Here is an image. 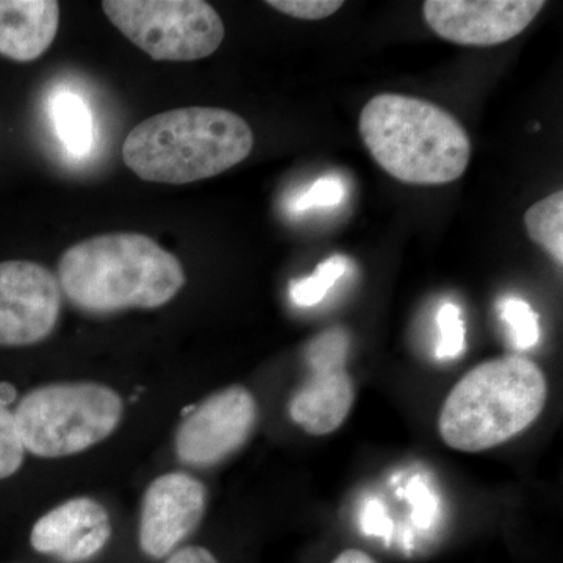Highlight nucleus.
I'll return each instance as SVG.
<instances>
[{"mask_svg": "<svg viewBox=\"0 0 563 563\" xmlns=\"http://www.w3.org/2000/svg\"><path fill=\"white\" fill-rule=\"evenodd\" d=\"M185 280L179 258L143 233L92 236L70 246L58 262L62 291L92 314L157 309L179 295Z\"/></svg>", "mask_w": 563, "mask_h": 563, "instance_id": "1", "label": "nucleus"}, {"mask_svg": "<svg viewBox=\"0 0 563 563\" xmlns=\"http://www.w3.org/2000/svg\"><path fill=\"white\" fill-rule=\"evenodd\" d=\"M254 133L218 107H185L147 118L129 132L122 158L140 179L185 185L220 176L246 161Z\"/></svg>", "mask_w": 563, "mask_h": 563, "instance_id": "2", "label": "nucleus"}, {"mask_svg": "<svg viewBox=\"0 0 563 563\" xmlns=\"http://www.w3.org/2000/svg\"><path fill=\"white\" fill-rule=\"evenodd\" d=\"M358 132L377 165L407 185H446L461 179L472 140L453 114L412 96H374L363 107Z\"/></svg>", "mask_w": 563, "mask_h": 563, "instance_id": "3", "label": "nucleus"}, {"mask_svg": "<svg viewBox=\"0 0 563 563\" xmlns=\"http://www.w3.org/2000/svg\"><path fill=\"white\" fill-rule=\"evenodd\" d=\"M547 398V377L536 363L520 355L492 358L454 385L440 412V435L463 453L492 450L532 426Z\"/></svg>", "mask_w": 563, "mask_h": 563, "instance_id": "4", "label": "nucleus"}, {"mask_svg": "<svg viewBox=\"0 0 563 563\" xmlns=\"http://www.w3.org/2000/svg\"><path fill=\"white\" fill-rule=\"evenodd\" d=\"M121 396L101 384H52L18 404L14 420L25 450L44 459L79 454L113 433Z\"/></svg>", "mask_w": 563, "mask_h": 563, "instance_id": "5", "label": "nucleus"}, {"mask_svg": "<svg viewBox=\"0 0 563 563\" xmlns=\"http://www.w3.org/2000/svg\"><path fill=\"white\" fill-rule=\"evenodd\" d=\"M103 13L155 62H195L220 49L225 29L202 0H106Z\"/></svg>", "mask_w": 563, "mask_h": 563, "instance_id": "6", "label": "nucleus"}, {"mask_svg": "<svg viewBox=\"0 0 563 563\" xmlns=\"http://www.w3.org/2000/svg\"><path fill=\"white\" fill-rule=\"evenodd\" d=\"M257 415V402L246 388L233 385L213 393L177 429V457L198 468L217 465L247 442Z\"/></svg>", "mask_w": 563, "mask_h": 563, "instance_id": "7", "label": "nucleus"}, {"mask_svg": "<svg viewBox=\"0 0 563 563\" xmlns=\"http://www.w3.org/2000/svg\"><path fill=\"white\" fill-rule=\"evenodd\" d=\"M62 288L46 266L29 261L0 263V346H29L54 332Z\"/></svg>", "mask_w": 563, "mask_h": 563, "instance_id": "8", "label": "nucleus"}, {"mask_svg": "<svg viewBox=\"0 0 563 563\" xmlns=\"http://www.w3.org/2000/svg\"><path fill=\"white\" fill-rule=\"evenodd\" d=\"M543 7V0H428L422 16L440 38L490 47L520 35Z\"/></svg>", "mask_w": 563, "mask_h": 563, "instance_id": "9", "label": "nucleus"}, {"mask_svg": "<svg viewBox=\"0 0 563 563\" xmlns=\"http://www.w3.org/2000/svg\"><path fill=\"white\" fill-rule=\"evenodd\" d=\"M206 506V487L190 474L168 473L157 477L141 503V551L152 559L172 555L201 525Z\"/></svg>", "mask_w": 563, "mask_h": 563, "instance_id": "10", "label": "nucleus"}, {"mask_svg": "<svg viewBox=\"0 0 563 563\" xmlns=\"http://www.w3.org/2000/svg\"><path fill=\"white\" fill-rule=\"evenodd\" d=\"M111 523L106 507L91 498H74L41 517L31 543L41 554L62 563L91 561L107 547Z\"/></svg>", "mask_w": 563, "mask_h": 563, "instance_id": "11", "label": "nucleus"}, {"mask_svg": "<svg viewBox=\"0 0 563 563\" xmlns=\"http://www.w3.org/2000/svg\"><path fill=\"white\" fill-rule=\"evenodd\" d=\"M355 401L346 366L310 368L306 383L291 396V420L310 435H328L346 420Z\"/></svg>", "mask_w": 563, "mask_h": 563, "instance_id": "12", "label": "nucleus"}, {"mask_svg": "<svg viewBox=\"0 0 563 563\" xmlns=\"http://www.w3.org/2000/svg\"><path fill=\"white\" fill-rule=\"evenodd\" d=\"M60 25V3L54 0H0V55L13 62L36 60Z\"/></svg>", "mask_w": 563, "mask_h": 563, "instance_id": "13", "label": "nucleus"}, {"mask_svg": "<svg viewBox=\"0 0 563 563\" xmlns=\"http://www.w3.org/2000/svg\"><path fill=\"white\" fill-rule=\"evenodd\" d=\"M51 114L66 151L76 157L90 154L95 144V121L87 102L74 92H58L52 98Z\"/></svg>", "mask_w": 563, "mask_h": 563, "instance_id": "14", "label": "nucleus"}, {"mask_svg": "<svg viewBox=\"0 0 563 563\" xmlns=\"http://www.w3.org/2000/svg\"><path fill=\"white\" fill-rule=\"evenodd\" d=\"M526 232L533 243L563 265V192L555 191L533 203L525 214Z\"/></svg>", "mask_w": 563, "mask_h": 563, "instance_id": "15", "label": "nucleus"}, {"mask_svg": "<svg viewBox=\"0 0 563 563\" xmlns=\"http://www.w3.org/2000/svg\"><path fill=\"white\" fill-rule=\"evenodd\" d=\"M347 258L333 255L318 265L317 272L306 279L295 280L290 287L291 301L298 307H313L328 296L329 290L344 276Z\"/></svg>", "mask_w": 563, "mask_h": 563, "instance_id": "16", "label": "nucleus"}, {"mask_svg": "<svg viewBox=\"0 0 563 563\" xmlns=\"http://www.w3.org/2000/svg\"><path fill=\"white\" fill-rule=\"evenodd\" d=\"M501 318L509 324L510 340L518 350H531L540 339L539 314L523 299L507 298L501 306Z\"/></svg>", "mask_w": 563, "mask_h": 563, "instance_id": "17", "label": "nucleus"}, {"mask_svg": "<svg viewBox=\"0 0 563 563\" xmlns=\"http://www.w3.org/2000/svg\"><path fill=\"white\" fill-rule=\"evenodd\" d=\"M347 352H350V335L342 328L314 336L306 351L309 368H332V366H346Z\"/></svg>", "mask_w": 563, "mask_h": 563, "instance_id": "18", "label": "nucleus"}, {"mask_svg": "<svg viewBox=\"0 0 563 563\" xmlns=\"http://www.w3.org/2000/svg\"><path fill=\"white\" fill-rule=\"evenodd\" d=\"M24 453L14 413L0 406V479L13 476L21 468Z\"/></svg>", "mask_w": 563, "mask_h": 563, "instance_id": "19", "label": "nucleus"}, {"mask_svg": "<svg viewBox=\"0 0 563 563\" xmlns=\"http://www.w3.org/2000/svg\"><path fill=\"white\" fill-rule=\"evenodd\" d=\"M440 329V343L437 357L453 358L465 347V325L461 318V309L454 303H444L437 317Z\"/></svg>", "mask_w": 563, "mask_h": 563, "instance_id": "20", "label": "nucleus"}, {"mask_svg": "<svg viewBox=\"0 0 563 563\" xmlns=\"http://www.w3.org/2000/svg\"><path fill=\"white\" fill-rule=\"evenodd\" d=\"M272 9L303 21H320L332 16L343 7L342 0H268Z\"/></svg>", "mask_w": 563, "mask_h": 563, "instance_id": "21", "label": "nucleus"}, {"mask_svg": "<svg viewBox=\"0 0 563 563\" xmlns=\"http://www.w3.org/2000/svg\"><path fill=\"white\" fill-rule=\"evenodd\" d=\"M344 185L335 177H324L314 181L302 196L292 202V210L303 211L314 207H335L343 201Z\"/></svg>", "mask_w": 563, "mask_h": 563, "instance_id": "22", "label": "nucleus"}, {"mask_svg": "<svg viewBox=\"0 0 563 563\" xmlns=\"http://www.w3.org/2000/svg\"><path fill=\"white\" fill-rule=\"evenodd\" d=\"M409 501L413 507L415 521L422 528H428L431 525L435 504H433L431 492L421 481L420 483L415 481L409 485Z\"/></svg>", "mask_w": 563, "mask_h": 563, "instance_id": "23", "label": "nucleus"}, {"mask_svg": "<svg viewBox=\"0 0 563 563\" xmlns=\"http://www.w3.org/2000/svg\"><path fill=\"white\" fill-rule=\"evenodd\" d=\"M363 529L365 532L373 533V536H384L390 532L391 523L379 503L372 501L366 507L365 515H363Z\"/></svg>", "mask_w": 563, "mask_h": 563, "instance_id": "24", "label": "nucleus"}, {"mask_svg": "<svg viewBox=\"0 0 563 563\" xmlns=\"http://www.w3.org/2000/svg\"><path fill=\"white\" fill-rule=\"evenodd\" d=\"M165 563H220V561L206 548L185 547L174 551Z\"/></svg>", "mask_w": 563, "mask_h": 563, "instance_id": "25", "label": "nucleus"}, {"mask_svg": "<svg viewBox=\"0 0 563 563\" xmlns=\"http://www.w3.org/2000/svg\"><path fill=\"white\" fill-rule=\"evenodd\" d=\"M332 563H377L372 555L363 553L361 550H346L343 551L339 558Z\"/></svg>", "mask_w": 563, "mask_h": 563, "instance_id": "26", "label": "nucleus"}, {"mask_svg": "<svg viewBox=\"0 0 563 563\" xmlns=\"http://www.w3.org/2000/svg\"><path fill=\"white\" fill-rule=\"evenodd\" d=\"M16 399V390L10 384H0V406H9Z\"/></svg>", "mask_w": 563, "mask_h": 563, "instance_id": "27", "label": "nucleus"}]
</instances>
